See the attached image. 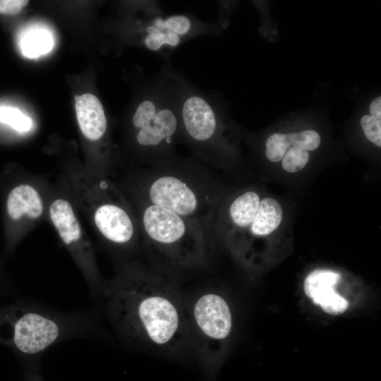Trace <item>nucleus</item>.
Segmentation results:
<instances>
[{"label":"nucleus","instance_id":"f257e3e1","mask_svg":"<svg viewBox=\"0 0 381 381\" xmlns=\"http://www.w3.org/2000/svg\"><path fill=\"white\" fill-rule=\"evenodd\" d=\"M102 298L127 346L175 361L192 354L186 295L173 274L137 260L117 265Z\"/></svg>","mask_w":381,"mask_h":381},{"label":"nucleus","instance_id":"f03ea898","mask_svg":"<svg viewBox=\"0 0 381 381\" xmlns=\"http://www.w3.org/2000/svg\"><path fill=\"white\" fill-rule=\"evenodd\" d=\"M114 180L127 195L195 222L210 236L226 195L210 167L194 157H178L157 167L131 168L119 172Z\"/></svg>","mask_w":381,"mask_h":381},{"label":"nucleus","instance_id":"7ed1b4c3","mask_svg":"<svg viewBox=\"0 0 381 381\" xmlns=\"http://www.w3.org/2000/svg\"><path fill=\"white\" fill-rule=\"evenodd\" d=\"M59 179L117 265L135 260L141 248L136 217L116 181L77 164L66 165Z\"/></svg>","mask_w":381,"mask_h":381},{"label":"nucleus","instance_id":"20e7f679","mask_svg":"<svg viewBox=\"0 0 381 381\" xmlns=\"http://www.w3.org/2000/svg\"><path fill=\"white\" fill-rule=\"evenodd\" d=\"M99 327L93 309L63 312L26 298L0 308V344L25 358H37L68 339L94 338Z\"/></svg>","mask_w":381,"mask_h":381},{"label":"nucleus","instance_id":"39448f33","mask_svg":"<svg viewBox=\"0 0 381 381\" xmlns=\"http://www.w3.org/2000/svg\"><path fill=\"white\" fill-rule=\"evenodd\" d=\"M161 71L175 102L181 128V144L193 157L210 167L229 168L234 162L235 144L216 97L175 70L166 61Z\"/></svg>","mask_w":381,"mask_h":381},{"label":"nucleus","instance_id":"423d86ee","mask_svg":"<svg viewBox=\"0 0 381 381\" xmlns=\"http://www.w3.org/2000/svg\"><path fill=\"white\" fill-rule=\"evenodd\" d=\"M126 195L136 217L141 247L152 266L173 274L207 266L210 236L200 224Z\"/></svg>","mask_w":381,"mask_h":381},{"label":"nucleus","instance_id":"0eeeda50","mask_svg":"<svg viewBox=\"0 0 381 381\" xmlns=\"http://www.w3.org/2000/svg\"><path fill=\"white\" fill-rule=\"evenodd\" d=\"M131 168L157 167L179 156V119L169 84L160 70L142 88L127 127Z\"/></svg>","mask_w":381,"mask_h":381},{"label":"nucleus","instance_id":"6e6552de","mask_svg":"<svg viewBox=\"0 0 381 381\" xmlns=\"http://www.w3.org/2000/svg\"><path fill=\"white\" fill-rule=\"evenodd\" d=\"M186 304L191 352L209 378L217 372L231 332V308L224 296L209 287L186 295Z\"/></svg>","mask_w":381,"mask_h":381},{"label":"nucleus","instance_id":"1a4fd4ad","mask_svg":"<svg viewBox=\"0 0 381 381\" xmlns=\"http://www.w3.org/2000/svg\"><path fill=\"white\" fill-rule=\"evenodd\" d=\"M78 210L59 179L51 183L48 221L80 270L94 298H102L107 281L103 277L93 245L79 219Z\"/></svg>","mask_w":381,"mask_h":381},{"label":"nucleus","instance_id":"9d476101","mask_svg":"<svg viewBox=\"0 0 381 381\" xmlns=\"http://www.w3.org/2000/svg\"><path fill=\"white\" fill-rule=\"evenodd\" d=\"M51 182L44 176L27 173L8 193L7 217L13 226L9 249L43 221H47Z\"/></svg>","mask_w":381,"mask_h":381},{"label":"nucleus","instance_id":"9b49d317","mask_svg":"<svg viewBox=\"0 0 381 381\" xmlns=\"http://www.w3.org/2000/svg\"><path fill=\"white\" fill-rule=\"evenodd\" d=\"M283 219V209L274 198H261L253 222L227 245L241 260H250L254 241L265 238L279 226Z\"/></svg>","mask_w":381,"mask_h":381},{"label":"nucleus","instance_id":"f8f14e48","mask_svg":"<svg viewBox=\"0 0 381 381\" xmlns=\"http://www.w3.org/2000/svg\"><path fill=\"white\" fill-rule=\"evenodd\" d=\"M340 274L329 270H315L305 279L304 291L313 303L327 314L337 315L349 307L348 301L334 291Z\"/></svg>","mask_w":381,"mask_h":381},{"label":"nucleus","instance_id":"ddd939ff","mask_svg":"<svg viewBox=\"0 0 381 381\" xmlns=\"http://www.w3.org/2000/svg\"><path fill=\"white\" fill-rule=\"evenodd\" d=\"M54 44L51 34L41 28L30 29L24 32L20 40L23 54L35 58L49 52Z\"/></svg>","mask_w":381,"mask_h":381},{"label":"nucleus","instance_id":"4468645a","mask_svg":"<svg viewBox=\"0 0 381 381\" xmlns=\"http://www.w3.org/2000/svg\"><path fill=\"white\" fill-rule=\"evenodd\" d=\"M0 122L10 126L21 133L29 132L33 126L30 117L18 109L10 107H0Z\"/></svg>","mask_w":381,"mask_h":381},{"label":"nucleus","instance_id":"2eb2a0df","mask_svg":"<svg viewBox=\"0 0 381 381\" xmlns=\"http://www.w3.org/2000/svg\"><path fill=\"white\" fill-rule=\"evenodd\" d=\"M310 159L308 151L291 147L282 159V167L288 173H296L306 167Z\"/></svg>","mask_w":381,"mask_h":381},{"label":"nucleus","instance_id":"dca6fc26","mask_svg":"<svg viewBox=\"0 0 381 381\" xmlns=\"http://www.w3.org/2000/svg\"><path fill=\"white\" fill-rule=\"evenodd\" d=\"M291 147L287 134L274 133L268 137L265 143V156L272 162H278Z\"/></svg>","mask_w":381,"mask_h":381},{"label":"nucleus","instance_id":"f3484780","mask_svg":"<svg viewBox=\"0 0 381 381\" xmlns=\"http://www.w3.org/2000/svg\"><path fill=\"white\" fill-rule=\"evenodd\" d=\"M291 147H297L307 151L316 150L321 142L320 134L313 130L287 134Z\"/></svg>","mask_w":381,"mask_h":381},{"label":"nucleus","instance_id":"a211bd4d","mask_svg":"<svg viewBox=\"0 0 381 381\" xmlns=\"http://www.w3.org/2000/svg\"><path fill=\"white\" fill-rule=\"evenodd\" d=\"M361 125L367 139L380 147L381 120H378L370 115H364L361 119Z\"/></svg>","mask_w":381,"mask_h":381},{"label":"nucleus","instance_id":"6ab92c4d","mask_svg":"<svg viewBox=\"0 0 381 381\" xmlns=\"http://www.w3.org/2000/svg\"><path fill=\"white\" fill-rule=\"evenodd\" d=\"M25 0H0V13L16 14L28 5Z\"/></svg>","mask_w":381,"mask_h":381},{"label":"nucleus","instance_id":"aec40b11","mask_svg":"<svg viewBox=\"0 0 381 381\" xmlns=\"http://www.w3.org/2000/svg\"><path fill=\"white\" fill-rule=\"evenodd\" d=\"M369 111L370 116L373 117L381 120V97H378L374 99L370 104Z\"/></svg>","mask_w":381,"mask_h":381},{"label":"nucleus","instance_id":"412c9836","mask_svg":"<svg viewBox=\"0 0 381 381\" xmlns=\"http://www.w3.org/2000/svg\"><path fill=\"white\" fill-rule=\"evenodd\" d=\"M30 381H39V380H38V377L36 376V375H30Z\"/></svg>","mask_w":381,"mask_h":381}]
</instances>
